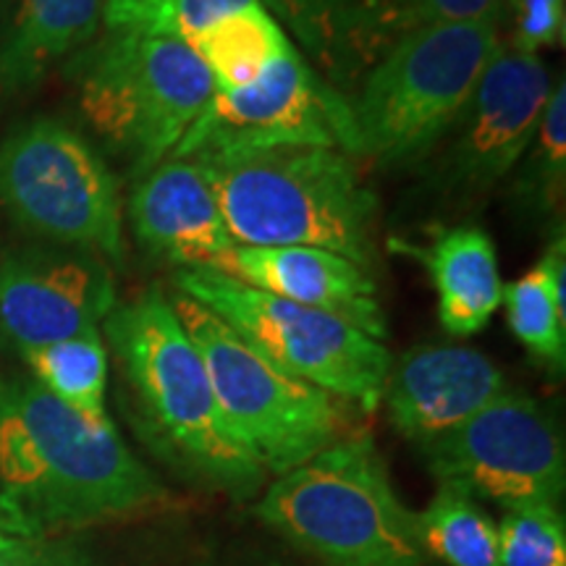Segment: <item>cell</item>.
<instances>
[{"label": "cell", "instance_id": "obj_4", "mask_svg": "<svg viewBox=\"0 0 566 566\" xmlns=\"http://www.w3.org/2000/svg\"><path fill=\"white\" fill-rule=\"evenodd\" d=\"M254 514L325 566H424L417 514L370 436H346L279 475Z\"/></svg>", "mask_w": 566, "mask_h": 566}, {"label": "cell", "instance_id": "obj_18", "mask_svg": "<svg viewBox=\"0 0 566 566\" xmlns=\"http://www.w3.org/2000/svg\"><path fill=\"white\" fill-rule=\"evenodd\" d=\"M105 0H9L0 24V95L30 92L97 38Z\"/></svg>", "mask_w": 566, "mask_h": 566}, {"label": "cell", "instance_id": "obj_8", "mask_svg": "<svg viewBox=\"0 0 566 566\" xmlns=\"http://www.w3.org/2000/svg\"><path fill=\"white\" fill-rule=\"evenodd\" d=\"M176 292L205 304L281 370L375 412L384 401L391 354L352 323L281 300L218 271H176Z\"/></svg>", "mask_w": 566, "mask_h": 566}, {"label": "cell", "instance_id": "obj_20", "mask_svg": "<svg viewBox=\"0 0 566 566\" xmlns=\"http://www.w3.org/2000/svg\"><path fill=\"white\" fill-rule=\"evenodd\" d=\"M566 239L556 226L546 252L525 275L504 283L501 304L512 334L554 373L566 367Z\"/></svg>", "mask_w": 566, "mask_h": 566}, {"label": "cell", "instance_id": "obj_2", "mask_svg": "<svg viewBox=\"0 0 566 566\" xmlns=\"http://www.w3.org/2000/svg\"><path fill=\"white\" fill-rule=\"evenodd\" d=\"M147 449L189 483L233 501L260 495L268 472L233 436L200 349L163 289L116 304L103 321Z\"/></svg>", "mask_w": 566, "mask_h": 566}, {"label": "cell", "instance_id": "obj_23", "mask_svg": "<svg viewBox=\"0 0 566 566\" xmlns=\"http://www.w3.org/2000/svg\"><path fill=\"white\" fill-rule=\"evenodd\" d=\"M509 195L522 216L554 221L566 189V84L558 76L535 137L514 168Z\"/></svg>", "mask_w": 566, "mask_h": 566}, {"label": "cell", "instance_id": "obj_31", "mask_svg": "<svg viewBox=\"0 0 566 566\" xmlns=\"http://www.w3.org/2000/svg\"><path fill=\"white\" fill-rule=\"evenodd\" d=\"M6 11H9V0H0V24H3Z\"/></svg>", "mask_w": 566, "mask_h": 566}, {"label": "cell", "instance_id": "obj_26", "mask_svg": "<svg viewBox=\"0 0 566 566\" xmlns=\"http://www.w3.org/2000/svg\"><path fill=\"white\" fill-rule=\"evenodd\" d=\"M501 566H566L564 514L551 501L512 506L499 525Z\"/></svg>", "mask_w": 566, "mask_h": 566}, {"label": "cell", "instance_id": "obj_15", "mask_svg": "<svg viewBox=\"0 0 566 566\" xmlns=\"http://www.w3.org/2000/svg\"><path fill=\"white\" fill-rule=\"evenodd\" d=\"M139 247L179 271H218L233 244L200 163L168 158L145 174L126 205Z\"/></svg>", "mask_w": 566, "mask_h": 566}, {"label": "cell", "instance_id": "obj_21", "mask_svg": "<svg viewBox=\"0 0 566 566\" xmlns=\"http://www.w3.org/2000/svg\"><path fill=\"white\" fill-rule=\"evenodd\" d=\"M208 69L212 87L229 92L258 82L275 61L294 51V42L263 3L226 13L189 42Z\"/></svg>", "mask_w": 566, "mask_h": 566}, {"label": "cell", "instance_id": "obj_10", "mask_svg": "<svg viewBox=\"0 0 566 566\" xmlns=\"http://www.w3.org/2000/svg\"><path fill=\"white\" fill-rule=\"evenodd\" d=\"M292 145L336 147L357 158L349 101L296 48L258 82L212 90L171 158L212 160Z\"/></svg>", "mask_w": 566, "mask_h": 566}, {"label": "cell", "instance_id": "obj_19", "mask_svg": "<svg viewBox=\"0 0 566 566\" xmlns=\"http://www.w3.org/2000/svg\"><path fill=\"white\" fill-rule=\"evenodd\" d=\"M506 0H363L352 13L331 63L334 80L367 71L388 48L417 30L467 21L504 24Z\"/></svg>", "mask_w": 566, "mask_h": 566}, {"label": "cell", "instance_id": "obj_7", "mask_svg": "<svg viewBox=\"0 0 566 566\" xmlns=\"http://www.w3.org/2000/svg\"><path fill=\"white\" fill-rule=\"evenodd\" d=\"M168 300L202 354L226 422L268 475H286L346 438L342 399L281 370L192 296L174 289Z\"/></svg>", "mask_w": 566, "mask_h": 566}, {"label": "cell", "instance_id": "obj_29", "mask_svg": "<svg viewBox=\"0 0 566 566\" xmlns=\"http://www.w3.org/2000/svg\"><path fill=\"white\" fill-rule=\"evenodd\" d=\"M0 566H95L42 535H0Z\"/></svg>", "mask_w": 566, "mask_h": 566}, {"label": "cell", "instance_id": "obj_6", "mask_svg": "<svg viewBox=\"0 0 566 566\" xmlns=\"http://www.w3.org/2000/svg\"><path fill=\"white\" fill-rule=\"evenodd\" d=\"M80 111L134 179L168 160L212 95L205 63L187 42L108 32L71 55Z\"/></svg>", "mask_w": 566, "mask_h": 566}, {"label": "cell", "instance_id": "obj_27", "mask_svg": "<svg viewBox=\"0 0 566 566\" xmlns=\"http://www.w3.org/2000/svg\"><path fill=\"white\" fill-rule=\"evenodd\" d=\"M260 3L302 42L304 51L323 69H331L338 40L363 0H260Z\"/></svg>", "mask_w": 566, "mask_h": 566}, {"label": "cell", "instance_id": "obj_13", "mask_svg": "<svg viewBox=\"0 0 566 566\" xmlns=\"http://www.w3.org/2000/svg\"><path fill=\"white\" fill-rule=\"evenodd\" d=\"M116 304V281L101 254L61 244L0 254V336L21 357L101 331Z\"/></svg>", "mask_w": 566, "mask_h": 566}, {"label": "cell", "instance_id": "obj_24", "mask_svg": "<svg viewBox=\"0 0 566 566\" xmlns=\"http://www.w3.org/2000/svg\"><path fill=\"white\" fill-rule=\"evenodd\" d=\"M422 546L449 566H501L499 525L491 514L454 485H438L424 512L417 514Z\"/></svg>", "mask_w": 566, "mask_h": 566}, {"label": "cell", "instance_id": "obj_11", "mask_svg": "<svg viewBox=\"0 0 566 566\" xmlns=\"http://www.w3.org/2000/svg\"><path fill=\"white\" fill-rule=\"evenodd\" d=\"M420 451L438 485H454L504 509L558 504L564 495L566 451L556 417L543 401L512 388Z\"/></svg>", "mask_w": 566, "mask_h": 566}, {"label": "cell", "instance_id": "obj_28", "mask_svg": "<svg viewBox=\"0 0 566 566\" xmlns=\"http://www.w3.org/2000/svg\"><path fill=\"white\" fill-rule=\"evenodd\" d=\"M506 48L525 55H541L546 48H562L566 38V0H506Z\"/></svg>", "mask_w": 566, "mask_h": 566}, {"label": "cell", "instance_id": "obj_22", "mask_svg": "<svg viewBox=\"0 0 566 566\" xmlns=\"http://www.w3.org/2000/svg\"><path fill=\"white\" fill-rule=\"evenodd\" d=\"M32 380L53 394L63 405L90 417L105 420V391H108V346L101 331L82 334L66 342L40 346L24 354Z\"/></svg>", "mask_w": 566, "mask_h": 566}, {"label": "cell", "instance_id": "obj_30", "mask_svg": "<svg viewBox=\"0 0 566 566\" xmlns=\"http://www.w3.org/2000/svg\"><path fill=\"white\" fill-rule=\"evenodd\" d=\"M0 535H42L34 522L0 491Z\"/></svg>", "mask_w": 566, "mask_h": 566}, {"label": "cell", "instance_id": "obj_12", "mask_svg": "<svg viewBox=\"0 0 566 566\" xmlns=\"http://www.w3.org/2000/svg\"><path fill=\"white\" fill-rule=\"evenodd\" d=\"M541 55L499 48L470 103L441 142L430 187L451 208H472L506 181L530 147L554 92Z\"/></svg>", "mask_w": 566, "mask_h": 566}, {"label": "cell", "instance_id": "obj_25", "mask_svg": "<svg viewBox=\"0 0 566 566\" xmlns=\"http://www.w3.org/2000/svg\"><path fill=\"white\" fill-rule=\"evenodd\" d=\"M260 0H105L103 24L108 32L192 42L212 21Z\"/></svg>", "mask_w": 566, "mask_h": 566}, {"label": "cell", "instance_id": "obj_9", "mask_svg": "<svg viewBox=\"0 0 566 566\" xmlns=\"http://www.w3.org/2000/svg\"><path fill=\"white\" fill-rule=\"evenodd\" d=\"M0 208L32 237L124 260L118 181L74 126L34 118L0 142Z\"/></svg>", "mask_w": 566, "mask_h": 566}, {"label": "cell", "instance_id": "obj_1", "mask_svg": "<svg viewBox=\"0 0 566 566\" xmlns=\"http://www.w3.org/2000/svg\"><path fill=\"white\" fill-rule=\"evenodd\" d=\"M0 491L45 530H76L163 512L174 501L118 436L38 380H0Z\"/></svg>", "mask_w": 566, "mask_h": 566}, {"label": "cell", "instance_id": "obj_3", "mask_svg": "<svg viewBox=\"0 0 566 566\" xmlns=\"http://www.w3.org/2000/svg\"><path fill=\"white\" fill-rule=\"evenodd\" d=\"M195 163L237 244L317 247L367 271L375 265L378 197L352 155L292 145Z\"/></svg>", "mask_w": 566, "mask_h": 566}, {"label": "cell", "instance_id": "obj_5", "mask_svg": "<svg viewBox=\"0 0 566 566\" xmlns=\"http://www.w3.org/2000/svg\"><path fill=\"white\" fill-rule=\"evenodd\" d=\"M501 45V24L467 21L417 30L388 48L365 71L357 95L346 97L357 158L384 168L428 160Z\"/></svg>", "mask_w": 566, "mask_h": 566}, {"label": "cell", "instance_id": "obj_16", "mask_svg": "<svg viewBox=\"0 0 566 566\" xmlns=\"http://www.w3.org/2000/svg\"><path fill=\"white\" fill-rule=\"evenodd\" d=\"M218 273L281 300L325 310L363 334L386 342L388 325L370 271L344 254L317 247L233 244Z\"/></svg>", "mask_w": 566, "mask_h": 566}, {"label": "cell", "instance_id": "obj_14", "mask_svg": "<svg viewBox=\"0 0 566 566\" xmlns=\"http://www.w3.org/2000/svg\"><path fill=\"white\" fill-rule=\"evenodd\" d=\"M509 391L504 373L470 346L422 344L388 370L384 401L388 420L417 449L454 433Z\"/></svg>", "mask_w": 566, "mask_h": 566}, {"label": "cell", "instance_id": "obj_17", "mask_svg": "<svg viewBox=\"0 0 566 566\" xmlns=\"http://www.w3.org/2000/svg\"><path fill=\"white\" fill-rule=\"evenodd\" d=\"M388 244L428 271L438 294V321L446 334L475 336L501 307L504 281L495 244L480 226L443 229L424 244L409 239H391Z\"/></svg>", "mask_w": 566, "mask_h": 566}]
</instances>
